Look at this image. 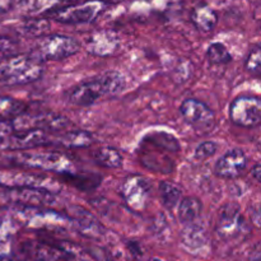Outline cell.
Listing matches in <instances>:
<instances>
[{"label": "cell", "mask_w": 261, "mask_h": 261, "mask_svg": "<svg viewBox=\"0 0 261 261\" xmlns=\"http://www.w3.org/2000/svg\"><path fill=\"white\" fill-rule=\"evenodd\" d=\"M125 88V78L119 71H106L93 81L84 82L69 93V102L74 106H92L103 97H115Z\"/></svg>", "instance_id": "obj_1"}, {"label": "cell", "mask_w": 261, "mask_h": 261, "mask_svg": "<svg viewBox=\"0 0 261 261\" xmlns=\"http://www.w3.org/2000/svg\"><path fill=\"white\" fill-rule=\"evenodd\" d=\"M45 71L43 60L33 54H15L0 63V84L23 86L36 82Z\"/></svg>", "instance_id": "obj_2"}, {"label": "cell", "mask_w": 261, "mask_h": 261, "mask_svg": "<svg viewBox=\"0 0 261 261\" xmlns=\"http://www.w3.org/2000/svg\"><path fill=\"white\" fill-rule=\"evenodd\" d=\"M81 48L78 41L63 35H45L38 37L32 53L41 60H63L73 56Z\"/></svg>", "instance_id": "obj_3"}, {"label": "cell", "mask_w": 261, "mask_h": 261, "mask_svg": "<svg viewBox=\"0 0 261 261\" xmlns=\"http://www.w3.org/2000/svg\"><path fill=\"white\" fill-rule=\"evenodd\" d=\"M0 188L42 189L54 194L61 190L60 184L48 176L14 170H0Z\"/></svg>", "instance_id": "obj_4"}, {"label": "cell", "mask_w": 261, "mask_h": 261, "mask_svg": "<svg viewBox=\"0 0 261 261\" xmlns=\"http://www.w3.org/2000/svg\"><path fill=\"white\" fill-rule=\"evenodd\" d=\"M15 162L36 170L51 171L68 176L75 172L74 163L69 157L61 153H19L14 157Z\"/></svg>", "instance_id": "obj_5"}, {"label": "cell", "mask_w": 261, "mask_h": 261, "mask_svg": "<svg viewBox=\"0 0 261 261\" xmlns=\"http://www.w3.org/2000/svg\"><path fill=\"white\" fill-rule=\"evenodd\" d=\"M14 132L25 130H42V132H58L68 126L69 121L65 116L54 112H40V114H27L22 112L10 121Z\"/></svg>", "instance_id": "obj_6"}, {"label": "cell", "mask_w": 261, "mask_h": 261, "mask_svg": "<svg viewBox=\"0 0 261 261\" xmlns=\"http://www.w3.org/2000/svg\"><path fill=\"white\" fill-rule=\"evenodd\" d=\"M106 4L101 0H89L81 4L68 5L60 9H53L48 15L53 19L68 24H78V23H89L96 19Z\"/></svg>", "instance_id": "obj_7"}, {"label": "cell", "mask_w": 261, "mask_h": 261, "mask_svg": "<svg viewBox=\"0 0 261 261\" xmlns=\"http://www.w3.org/2000/svg\"><path fill=\"white\" fill-rule=\"evenodd\" d=\"M229 119L242 127H255L261 122V101L256 96H241L229 106Z\"/></svg>", "instance_id": "obj_8"}, {"label": "cell", "mask_w": 261, "mask_h": 261, "mask_svg": "<svg viewBox=\"0 0 261 261\" xmlns=\"http://www.w3.org/2000/svg\"><path fill=\"white\" fill-rule=\"evenodd\" d=\"M180 114L190 126L199 133H208L216 125V115L211 107L195 98H188L181 103Z\"/></svg>", "instance_id": "obj_9"}, {"label": "cell", "mask_w": 261, "mask_h": 261, "mask_svg": "<svg viewBox=\"0 0 261 261\" xmlns=\"http://www.w3.org/2000/svg\"><path fill=\"white\" fill-rule=\"evenodd\" d=\"M120 194L132 211L143 212L150 198V184L143 176H129L122 182Z\"/></svg>", "instance_id": "obj_10"}, {"label": "cell", "mask_w": 261, "mask_h": 261, "mask_svg": "<svg viewBox=\"0 0 261 261\" xmlns=\"http://www.w3.org/2000/svg\"><path fill=\"white\" fill-rule=\"evenodd\" d=\"M244 217L236 203H229L222 206L218 214V222H217V233L222 239H236L244 232Z\"/></svg>", "instance_id": "obj_11"}, {"label": "cell", "mask_w": 261, "mask_h": 261, "mask_svg": "<svg viewBox=\"0 0 261 261\" xmlns=\"http://www.w3.org/2000/svg\"><path fill=\"white\" fill-rule=\"evenodd\" d=\"M48 143V138L42 130H25V132H15V134L10 133L8 137L0 140V149L3 150H28L33 148L46 145Z\"/></svg>", "instance_id": "obj_12"}, {"label": "cell", "mask_w": 261, "mask_h": 261, "mask_svg": "<svg viewBox=\"0 0 261 261\" xmlns=\"http://www.w3.org/2000/svg\"><path fill=\"white\" fill-rule=\"evenodd\" d=\"M120 47V37L112 30H99L89 35L86 48L91 55L109 58L117 53Z\"/></svg>", "instance_id": "obj_13"}, {"label": "cell", "mask_w": 261, "mask_h": 261, "mask_svg": "<svg viewBox=\"0 0 261 261\" xmlns=\"http://www.w3.org/2000/svg\"><path fill=\"white\" fill-rule=\"evenodd\" d=\"M246 165L247 158L244 150L234 148L219 158L216 165V173L219 177L232 180V178H237L244 172Z\"/></svg>", "instance_id": "obj_14"}, {"label": "cell", "mask_w": 261, "mask_h": 261, "mask_svg": "<svg viewBox=\"0 0 261 261\" xmlns=\"http://www.w3.org/2000/svg\"><path fill=\"white\" fill-rule=\"evenodd\" d=\"M69 216L70 221L76 226V229L82 234H86L88 237H99L103 233V227L96 219L93 214L87 212L82 206L71 205L69 206Z\"/></svg>", "instance_id": "obj_15"}, {"label": "cell", "mask_w": 261, "mask_h": 261, "mask_svg": "<svg viewBox=\"0 0 261 261\" xmlns=\"http://www.w3.org/2000/svg\"><path fill=\"white\" fill-rule=\"evenodd\" d=\"M191 22L195 24L198 30L204 31V32H211L216 28L218 23V14L216 10L212 9L211 7L205 4L198 5L193 9L190 14Z\"/></svg>", "instance_id": "obj_16"}, {"label": "cell", "mask_w": 261, "mask_h": 261, "mask_svg": "<svg viewBox=\"0 0 261 261\" xmlns=\"http://www.w3.org/2000/svg\"><path fill=\"white\" fill-rule=\"evenodd\" d=\"M195 222V221H194ZM190 222V223H186L188 227L184 229L182 232V244L188 247L189 250H199L205 245L206 242V236H205V229L203 228L199 224Z\"/></svg>", "instance_id": "obj_17"}, {"label": "cell", "mask_w": 261, "mask_h": 261, "mask_svg": "<svg viewBox=\"0 0 261 261\" xmlns=\"http://www.w3.org/2000/svg\"><path fill=\"white\" fill-rule=\"evenodd\" d=\"M203 204L198 198L194 196H188L180 200L177 209V217L182 223H190L194 222L201 214Z\"/></svg>", "instance_id": "obj_18"}, {"label": "cell", "mask_w": 261, "mask_h": 261, "mask_svg": "<svg viewBox=\"0 0 261 261\" xmlns=\"http://www.w3.org/2000/svg\"><path fill=\"white\" fill-rule=\"evenodd\" d=\"M59 144L66 148H87L94 143V138L91 133L84 130H74L61 135L58 139Z\"/></svg>", "instance_id": "obj_19"}, {"label": "cell", "mask_w": 261, "mask_h": 261, "mask_svg": "<svg viewBox=\"0 0 261 261\" xmlns=\"http://www.w3.org/2000/svg\"><path fill=\"white\" fill-rule=\"evenodd\" d=\"M50 22L45 18H28L20 23L17 30L22 36L38 38L45 36L50 31Z\"/></svg>", "instance_id": "obj_20"}, {"label": "cell", "mask_w": 261, "mask_h": 261, "mask_svg": "<svg viewBox=\"0 0 261 261\" xmlns=\"http://www.w3.org/2000/svg\"><path fill=\"white\" fill-rule=\"evenodd\" d=\"M25 105L12 97H0V121H9L24 112Z\"/></svg>", "instance_id": "obj_21"}, {"label": "cell", "mask_w": 261, "mask_h": 261, "mask_svg": "<svg viewBox=\"0 0 261 261\" xmlns=\"http://www.w3.org/2000/svg\"><path fill=\"white\" fill-rule=\"evenodd\" d=\"M94 160L99 166L106 168H119L122 166V155L117 149L103 147L96 153Z\"/></svg>", "instance_id": "obj_22"}, {"label": "cell", "mask_w": 261, "mask_h": 261, "mask_svg": "<svg viewBox=\"0 0 261 261\" xmlns=\"http://www.w3.org/2000/svg\"><path fill=\"white\" fill-rule=\"evenodd\" d=\"M0 261H14L10 226L0 218Z\"/></svg>", "instance_id": "obj_23"}, {"label": "cell", "mask_w": 261, "mask_h": 261, "mask_svg": "<svg viewBox=\"0 0 261 261\" xmlns=\"http://www.w3.org/2000/svg\"><path fill=\"white\" fill-rule=\"evenodd\" d=\"M160 194L161 198H162L163 205L168 209L175 208L176 205L180 201L181 195H182V191L178 188L177 185H175L173 182L170 181H162L160 184Z\"/></svg>", "instance_id": "obj_24"}, {"label": "cell", "mask_w": 261, "mask_h": 261, "mask_svg": "<svg viewBox=\"0 0 261 261\" xmlns=\"http://www.w3.org/2000/svg\"><path fill=\"white\" fill-rule=\"evenodd\" d=\"M206 58L214 65H222V64L231 63L232 56L226 46L221 42L212 43L206 51Z\"/></svg>", "instance_id": "obj_25"}, {"label": "cell", "mask_w": 261, "mask_h": 261, "mask_svg": "<svg viewBox=\"0 0 261 261\" xmlns=\"http://www.w3.org/2000/svg\"><path fill=\"white\" fill-rule=\"evenodd\" d=\"M59 0H23V9L28 14H40L54 9Z\"/></svg>", "instance_id": "obj_26"}, {"label": "cell", "mask_w": 261, "mask_h": 261, "mask_svg": "<svg viewBox=\"0 0 261 261\" xmlns=\"http://www.w3.org/2000/svg\"><path fill=\"white\" fill-rule=\"evenodd\" d=\"M246 69L251 74L259 75L261 71V48L260 45L251 47L246 59Z\"/></svg>", "instance_id": "obj_27"}, {"label": "cell", "mask_w": 261, "mask_h": 261, "mask_svg": "<svg viewBox=\"0 0 261 261\" xmlns=\"http://www.w3.org/2000/svg\"><path fill=\"white\" fill-rule=\"evenodd\" d=\"M17 54V43L9 37L0 36V63Z\"/></svg>", "instance_id": "obj_28"}, {"label": "cell", "mask_w": 261, "mask_h": 261, "mask_svg": "<svg viewBox=\"0 0 261 261\" xmlns=\"http://www.w3.org/2000/svg\"><path fill=\"white\" fill-rule=\"evenodd\" d=\"M217 144L214 142H205L201 143L195 150V158L199 161H204L211 158L212 155L216 154L217 152Z\"/></svg>", "instance_id": "obj_29"}, {"label": "cell", "mask_w": 261, "mask_h": 261, "mask_svg": "<svg viewBox=\"0 0 261 261\" xmlns=\"http://www.w3.org/2000/svg\"><path fill=\"white\" fill-rule=\"evenodd\" d=\"M13 204L12 195H10V189L0 188V209L8 208Z\"/></svg>", "instance_id": "obj_30"}, {"label": "cell", "mask_w": 261, "mask_h": 261, "mask_svg": "<svg viewBox=\"0 0 261 261\" xmlns=\"http://www.w3.org/2000/svg\"><path fill=\"white\" fill-rule=\"evenodd\" d=\"M10 133H13V127L10 121H0V140L8 137Z\"/></svg>", "instance_id": "obj_31"}, {"label": "cell", "mask_w": 261, "mask_h": 261, "mask_svg": "<svg viewBox=\"0 0 261 261\" xmlns=\"http://www.w3.org/2000/svg\"><path fill=\"white\" fill-rule=\"evenodd\" d=\"M250 217H251V221L254 222L255 226L259 228V227H260V209H259V206L255 205L254 208H251V211H250Z\"/></svg>", "instance_id": "obj_32"}, {"label": "cell", "mask_w": 261, "mask_h": 261, "mask_svg": "<svg viewBox=\"0 0 261 261\" xmlns=\"http://www.w3.org/2000/svg\"><path fill=\"white\" fill-rule=\"evenodd\" d=\"M251 175L254 176V178L256 181H260L261 180V167H260V163H256V165L254 166V168L251 170Z\"/></svg>", "instance_id": "obj_33"}, {"label": "cell", "mask_w": 261, "mask_h": 261, "mask_svg": "<svg viewBox=\"0 0 261 261\" xmlns=\"http://www.w3.org/2000/svg\"><path fill=\"white\" fill-rule=\"evenodd\" d=\"M10 4V0H0V12H4L8 9Z\"/></svg>", "instance_id": "obj_34"}, {"label": "cell", "mask_w": 261, "mask_h": 261, "mask_svg": "<svg viewBox=\"0 0 261 261\" xmlns=\"http://www.w3.org/2000/svg\"><path fill=\"white\" fill-rule=\"evenodd\" d=\"M153 261H160V260H157V259H154V260H153Z\"/></svg>", "instance_id": "obj_35"}, {"label": "cell", "mask_w": 261, "mask_h": 261, "mask_svg": "<svg viewBox=\"0 0 261 261\" xmlns=\"http://www.w3.org/2000/svg\"><path fill=\"white\" fill-rule=\"evenodd\" d=\"M70 2H74V0H70Z\"/></svg>", "instance_id": "obj_36"}]
</instances>
